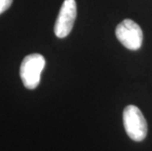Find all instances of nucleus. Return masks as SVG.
Returning a JSON list of instances; mask_svg holds the SVG:
<instances>
[{"label": "nucleus", "instance_id": "3", "mask_svg": "<svg viewBox=\"0 0 152 151\" xmlns=\"http://www.w3.org/2000/svg\"><path fill=\"white\" fill-rule=\"evenodd\" d=\"M115 34L118 40L130 50H138L143 40L141 28L131 19L122 21L116 27Z\"/></svg>", "mask_w": 152, "mask_h": 151}, {"label": "nucleus", "instance_id": "5", "mask_svg": "<svg viewBox=\"0 0 152 151\" xmlns=\"http://www.w3.org/2000/svg\"><path fill=\"white\" fill-rule=\"evenodd\" d=\"M13 0H0V14L10 8Z\"/></svg>", "mask_w": 152, "mask_h": 151}, {"label": "nucleus", "instance_id": "1", "mask_svg": "<svg viewBox=\"0 0 152 151\" xmlns=\"http://www.w3.org/2000/svg\"><path fill=\"white\" fill-rule=\"evenodd\" d=\"M44 66L45 59L41 54L33 53L25 57L20 67V77L25 88L28 89L37 88Z\"/></svg>", "mask_w": 152, "mask_h": 151}, {"label": "nucleus", "instance_id": "2", "mask_svg": "<svg viewBox=\"0 0 152 151\" xmlns=\"http://www.w3.org/2000/svg\"><path fill=\"white\" fill-rule=\"evenodd\" d=\"M123 122L126 133L134 141H141L146 137L147 123L141 111L134 105H129L123 112Z\"/></svg>", "mask_w": 152, "mask_h": 151}, {"label": "nucleus", "instance_id": "4", "mask_svg": "<svg viewBox=\"0 0 152 151\" xmlns=\"http://www.w3.org/2000/svg\"><path fill=\"white\" fill-rule=\"evenodd\" d=\"M77 17V4L75 0H64L58 14L54 26L55 35L59 38H64L69 35L74 27Z\"/></svg>", "mask_w": 152, "mask_h": 151}]
</instances>
